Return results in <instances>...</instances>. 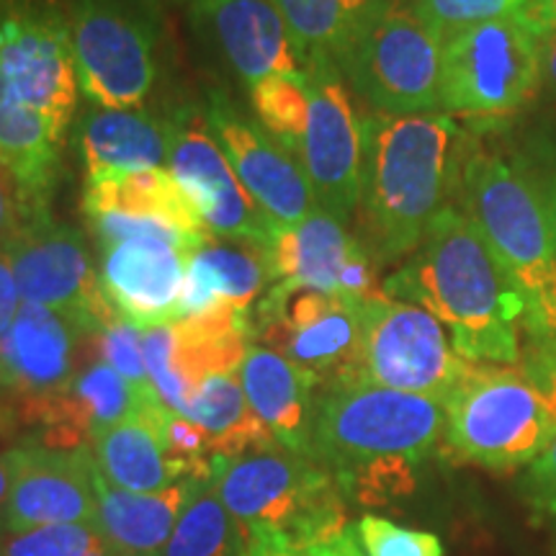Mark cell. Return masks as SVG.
Listing matches in <instances>:
<instances>
[{"mask_svg": "<svg viewBox=\"0 0 556 556\" xmlns=\"http://www.w3.org/2000/svg\"><path fill=\"white\" fill-rule=\"evenodd\" d=\"M384 294L428 309L469 364H516L526 304L458 206L430 222L426 238L384 281Z\"/></svg>", "mask_w": 556, "mask_h": 556, "instance_id": "obj_1", "label": "cell"}, {"mask_svg": "<svg viewBox=\"0 0 556 556\" xmlns=\"http://www.w3.org/2000/svg\"><path fill=\"white\" fill-rule=\"evenodd\" d=\"M446 435L443 402L366 381L317 392L312 458L361 503H387L413 490L415 464Z\"/></svg>", "mask_w": 556, "mask_h": 556, "instance_id": "obj_2", "label": "cell"}, {"mask_svg": "<svg viewBox=\"0 0 556 556\" xmlns=\"http://www.w3.org/2000/svg\"><path fill=\"white\" fill-rule=\"evenodd\" d=\"M462 131L446 114L364 119L361 217L377 263L409 258L446 208L462 170Z\"/></svg>", "mask_w": 556, "mask_h": 556, "instance_id": "obj_3", "label": "cell"}, {"mask_svg": "<svg viewBox=\"0 0 556 556\" xmlns=\"http://www.w3.org/2000/svg\"><path fill=\"white\" fill-rule=\"evenodd\" d=\"M462 212L503 266L526 304V330L556 338V245L544 197L507 160L475 150L458 170Z\"/></svg>", "mask_w": 556, "mask_h": 556, "instance_id": "obj_4", "label": "cell"}, {"mask_svg": "<svg viewBox=\"0 0 556 556\" xmlns=\"http://www.w3.org/2000/svg\"><path fill=\"white\" fill-rule=\"evenodd\" d=\"M212 482L242 541L274 539L307 552L345 528L343 490L332 471L278 443L214 458Z\"/></svg>", "mask_w": 556, "mask_h": 556, "instance_id": "obj_5", "label": "cell"}, {"mask_svg": "<svg viewBox=\"0 0 556 556\" xmlns=\"http://www.w3.org/2000/svg\"><path fill=\"white\" fill-rule=\"evenodd\" d=\"M443 407L448 446L486 469L536 462L556 433L554 402L513 368L471 366Z\"/></svg>", "mask_w": 556, "mask_h": 556, "instance_id": "obj_6", "label": "cell"}, {"mask_svg": "<svg viewBox=\"0 0 556 556\" xmlns=\"http://www.w3.org/2000/svg\"><path fill=\"white\" fill-rule=\"evenodd\" d=\"M443 39L413 9L387 0L336 65L348 88L379 116L441 114Z\"/></svg>", "mask_w": 556, "mask_h": 556, "instance_id": "obj_7", "label": "cell"}, {"mask_svg": "<svg viewBox=\"0 0 556 556\" xmlns=\"http://www.w3.org/2000/svg\"><path fill=\"white\" fill-rule=\"evenodd\" d=\"M541 90V34L520 16L458 31L443 41L441 114L500 119Z\"/></svg>", "mask_w": 556, "mask_h": 556, "instance_id": "obj_8", "label": "cell"}, {"mask_svg": "<svg viewBox=\"0 0 556 556\" xmlns=\"http://www.w3.org/2000/svg\"><path fill=\"white\" fill-rule=\"evenodd\" d=\"M356 381L446 402L475 364L464 361L428 309L384 294L366 296Z\"/></svg>", "mask_w": 556, "mask_h": 556, "instance_id": "obj_9", "label": "cell"}, {"mask_svg": "<svg viewBox=\"0 0 556 556\" xmlns=\"http://www.w3.org/2000/svg\"><path fill=\"white\" fill-rule=\"evenodd\" d=\"M78 90L67 13L54 0H0V101L39 111L67 137Z\"/></svg>", "mask_w": 556, "mask_h": 556, "instance_id": "obj_10", "label": "cell"}, {"mask_svg": "<svg viewBox=\"0 0 556 556\" xmlns=\"http://www.w3.org/2000/svg\"><path fill=\"white\" fill-rule=\"evenodd\" d=\"M364 299L274 283L253 315L255 338L309 374L317 392L340 381H356Z\"/></svg>", "mask_w": 556, "mask_h": 556, "instance_id": "obj_11", "label": "cell"}, {"mask_svg": "<svg viewBox=\"0 0 556 556\" xmlns=\"http://www.w3.org/2000/svg\"><path fill=\"white\" fill-rule=\"evenodd\" d=\"M5 253L24 302L62 312L90 336L119 317L103 294L83 235L54 219L50 206L21 212Z\"/></svg>", "mask_w": 556, "mask_h": 556, "instance_id": "obj_12", "label": "cell"}, {"mask_svg": "<svg viewBox=\"0 0 556 556\" xmlns=\"http://www.w3.org/2000/svg\"><path fill=\"white\" fill-rule=\"evenodd\" d=\"M67 16L80 93L99 109H142L157 80L150 26L122 0H75Z\"/></svg>", "mask_w": 556, "mask_h": 556, "instance_id": "obj_13", "label": "cell"}, {"mask_svg": "<svg viewBox=\"0 0 556 556\" xmlns=\"http://www.w3.org/2000/svg\"><path fill=\"white\" fill-rule=\"evenodd\" d=\"M304 78L309 116L299 160L307 170L317 206L348 222L358 212L361 201L366 116L358 114L343 73L328 54L307 58Z\"/></svg>", "mask_w": 556, "mask_h": 556, "instance_id": "obj_14", "label": "cell"}, {"mask_svg": "<svg viewBox=\"0 0 556 556\" xmlns=\"http://www.w3.org/2000/svg\"><path fill=\"white\" fill-rule=\"evenodd\" d=\"M168 170L197 208L206 232L268 245L276 225L240 184L225 150L208 129L206 111L184 106L173 114Z\"/></svg>", "mask_w": 556, "mask_h": 556, "instance_id": "obj_15", "label": "cell"}, {"mask_svg": "<svg viewBox=\"0 0 556 556\" xmlns=\"http://www.w3.org/2000/svg\"><path fill=\"white\" fill-rule=\"evenodd\" d=\"M206 122L240 184L276 227L299 225L315 212L317 199L302 160L258 119L242 114L225 93H212Z\"/></svg>", "mask_w": 556, "mask_h": 556, "instance_id": "obj_16", "label": "cell"}, {"mask_svg": "<svg viewBox=\"0 0 556 556\" xmlns=\"http://www.w3.org/2000/svg\"><path fill=\"white\" fill-rule=\"evenodd\" d=\"M5 456L11 467L5 533L58 523L99 526L90 446L54 448L39 438H26Z\"/></svg>", "mask_w": 556, "mask_h": 556, "instance_id": "obj_17", "label": "cell"}, {"mask_svg": "<svg viewBox=\"0 0 556 556\" xmlns=\"http://www.w3.org/2000/svg\"><path fill=\"white\" fill-rule=\"evenodd\" d=\"M274 283L364 299L379 294L377 261L345 222L317 206L307 219L276 227L268 242Z\"/></svg>", "mask_w": 556, "mask_h": 556, "instance_id": "obj_18", "label": "cell"}, {"mask_svg": "<svg viewBox=\"0 0 556 556\" xmlns=\"http://www.w3.org/2000/svg\"><path fill=\"white\" fill-rule=\"evenodd\" d=\"M93 338L58 309L24 302L11 330L0 340V392L16 413L18 428L29 426L34 409L60 394L75 374V351Z\"/></svg>", "mask_w": 556, "mask_h": 556, "instance_id": "obj_19", "label": "cell"}, {"mask_svg": "<svg viewBox=\"0 0 556 556\" xmlns=\"http://www.w3.org/2000/svg\"><path fill=\"white\" fill-rule=\"evenodd\" d=\"M189 253L170 242L129 240L103 248L99 281L109 304L137 328L178 323Z\"/></svg>", "mask_w": 556, "mask_h": 556, "instance_id": "obj_20", "label": "cell"}, {"mask_svg": "<svg viewBox=\"0 0 556 556\" xmlns=\"http://www.w3.org/2000/svg\"><path fill=\"white\" fill-rule=\"evenodd\" d=\"M197 13L248 88L270 75L304 73V54L274 0H197Z\"/></svg>", "mask_w": 556, "mask_h": 556, "instance_id": "obj_21", "label": "cell"}, {"mask_svg": "<svg viewBox=\"0 0 556 556\" xmlns=\"http://www.w3.org/2000/svg\"><path fill=\"white\" fill-rule=\"evenodd\" d=\"M274 287L268 245L206 232L189 255L178 319L199 317L208 309H253L258 296Z\"/></svg>", "mask_w": 556, "mask_h": 556, "instance_id": "obj_22", "label": "cell"}, {"mask_svg": "<svg viewBox=\"0 0 556 556\" xmlns=\"http://www.w3.org/2000/svg\"><path fill=\"white\" fill-rule=\"evenodd\" d=\"M173 116L148 109H88L75 129L86 184L150 168H168Z\"/></svg>", "mask_w": 556, "mask_h": 556, "instance_id": "obj_23", "label": "cell"}, {"mask_svg": "<svg viewBox=\"0 0 556 556\" xmlns=\"http://www.w3.org/2000/svg\"><path fill=\"white\" fill-rule=\"evenodd\" d=\"M242 392L253 413L266 422L278 446L312 456V422H315L317 384L281 353L253 343L240 371Z\"/></svg>", "mask_w": 556, "mask_h": 556, "instance_id": "obj_24", "label": "cell"}, {"mask_svg": "<svg viewBox=\"0 0 556 556\" xmlns=\"http://www.w3.org/2000/svg\"><path fill=\"white\" fill-rule=\"evenodd\" d=\"M199 479H180L168 490L129 492L114 486L93 464V490L99 500V528L114 552L157 554L168 544L180 513Z\"/></svg>", "mask_w": 556, "mask_h": 556, "instance_id": "obj_25", "label": "cell"}, {"mask_svg": "<svg viewBox=\"0 0 556 556\" xmlns=\"http://www.w3.org/2000/svg\"><path fill=\"white\" fill-rule=\"evenodd\" d=\"M168 409L155 394L127 420L93 435L90 451L111 484L129 492H160L180 482L165 451L163 420Z\"/></svg>", "mask_w": 556, "mask_h": 556, "instance_id": "obj_26", "label": "cell"}, {"mask_svg": "<svg viewBox=\"0 0 556 556\" xmlns=\"http://www.w3.org/2000/svg\"><path fill=\"white\" fill-rule=\"evenodd\" d=\"M65 137L39 111L0 101V165L16 184L21 212L47 208L60 180Z\"/></svg>", "mask_w": 556, "mask_h": 556, "instance_id": "obj_27", "label": "cell"}, {"mask_svg": "<svg viewBox=\"0 0 556 556\" xmlns=\"http://www.w3.org/2000/svg\"><path fill=\"white\" fill-rule=\"evenodd\" d=\"M184 417L204 430L214 458L276 446L266 422L250 407L238 374H217L193 387Z\"/></svg>", "mask_w": 556, "mask_h": 556, "instance_id": "obj_28", "label": "cell"}, {"mask_svg": "<svg viewBox=\"0 0 556 556\" xmlns=\"http://www.w3.org/2000/svg\"><path fill=\"white\" fill-rule=\"evenodd\" d=\"M135 214V217H160L176 222L189 232H206L197 208L180 191L168 168H150L127 176H114L86 184L83 193V214Z\"/></svg>", "mask_w": 556, "mask_h": 556, "instance_id": "obj_29", "label": "cell"}, {"mask_svg": "<svg viewBox=\"0 0 556 556\" xmlns=\"http://www.w3.org/2000/svg\"><path fill=\"white\" fill-rule=\"evenodd\" d=\"M387 0H274L304 62L312 54H338Z\"/></svg>", "mask_w": 556, "mask_h": 556, "instance_id": "obj_30", "label": "cell"}, {"mask_svg": "<svg viewBox=\"0 0 556 556\" xmlns=\"http://www.w3.org/2000/svg\"><path fill=\"white\" fill-rule=\"evenodd\" d=\"M242 533L212 479L199 482L160 556H240Z\"/></svg>", "mask_w": 556, "mask_h": 556, "instance_id": "obj_31", "label": "cell"}, {"mask_svg": "<svg viewBox=\"0 0 556 556\" xmlns=\"http://www.w3.org/2000/svg\"><path fill=\"white\" fill-rule=\"evenodd\" d=\"M255 119L270 131L291 155L299 157L307 131L309 90L304 73L270 75L250 88Z\"/></svg>", "mask_w": 556, "mask_h": 556, "instance_id": "obj_32", "label": "cell"}, {"mask_svg": "<svg viewBox=\"0 0 556 556\" xmlns=\"http://www.w3.org/2000/svg\"><path fill=\"white\" fill-rule=\"evenodd\" d=\"M106 546L99 526L58 523L5 533L0 556H90Z\"/></svg>", "mask_w": 556, "mask_h": 556, "instance_id": "obj_33", "label": "cell"}, {"mask_svg": "<svg viewBox=\"0 0 556 556\" xmlns=\"http://www.w3.org/2000/svg\"><path fill=\"white\" fill-rule=\"evenodd\" d=\"M90 232L99 240L101 250L119 245V242L129 240H157V242H170V245L184 248L186 253H193L206 232H189V229L178 227L176 222L160 219V217H135V214H116V212H103V214H88L86 217Z\"/></svg>", "mask_w": 556, "mask_h": 556, "instance_id": "obj_34", "label": "cell"}, {"mask_svg": "<svg viewBox=\"0 0 556 556\" xmlns=\"http://www.w3.org/2000/svg\"><path fill=\"white\" fill-rule=\"evenodd\" d=\"M526 5L528 0H415L413 11L446 41L486 21L518 16Z\"/></svg>", "mask_w": 556, "mask_h": 556, "instance_id": "obj_35", "label": "cell"}, {"mask_svg": "<svg viewBox=\"0 0 556 556\" xmlns=\"http://www.w3.org/2000/svg\"><path fill=\"white\" fill-rule=\"evenodd\" d=\"M142 353L148 366L150 381L155 387L157 397L173 413L184 415L189 407L191 389L178 371L176 361V328L173 325H157V328L142 330Z\"/></svg>", "mask_w": 556, "mask_h": 556, "instance_id": "obj_36", "label": "cell"}, {"mask_svg": "<svg viewBox=\"0 0 556 556\" xmlns=\"http://www.w3.org/2000/svg\"><path fill=\"white\" fill-rule=\"evenodd\" d=\"M353 531L366 556H443L441 541L433 533L402 528L377 516H364Z\"/></svg>", "mask_w": 556, "mask_h": 556, "instance_id": "obj_37", "label": "cell"}, {"mask_svg": "<svg viewBox=\"0 0 556 556\" xmlns=\"http://www.w3.org/2000/svg\"><path fill=\"white\" fill-rule=\"evenodd\" d=\"M96 343H99L101 358L111 368H116L131 387L142 389V392L155 389L150 381L148 366H144L142 328H137L135 323H129V319L119 315L96 336Z\"/></svg>", "mask_w": 556, "mask_h": 556, "instance_id": "obj_38", "label": "cell"}, {"mask_svg": "<svg viewBox=\"0 0 556 556\" xmlns=\"http://www.w3.org/2000/svg\"><path fill=\"white\" fill-rule=\"evenodd\" d=\"M21 304H24V299H21L16 276H13L11 258L5 248H0V340L11 330L13 319L18 317Z\"/></svg>", "mask_w": 556, "mask_h": 556, "instance_id": "obj_39", "label": "cell"}, {"mask_svg": "<svg viewBox=\"0 0 556 556\" xmlns=\"http://www.w3.org/2000/svg\"><path fill=\"white\" fill-rule=\"evenodd\" d=\"M21 222V199L9 170L0 165V248H9Z\"/></svg>", "mask_w": 556, "mask_h": 556, "instance_id": "obj_40", "label": "cell"}, {"mask_svg": "<svg viewBox=\"0 0 556 556\" xmlns=\"http://www.w3.org/2000/svg\"><path fill=\"white\" fill-rule=\"evenodd\" d=\"M307 556H366L364 552L358 548V539H356V531H351V528H343V531L332 533L325 541H317V544H312L307 552Z\"/></svg>", "mask_w": 556, "mask_h": 556, "instance_id": "obj_41", "label": "cell"}, {"mask_svg": "<svg viewBox=\"0 0 556 556\" xmlns=\"http://www.w3.org/2000/svg\"><path fill=\"white\" fill-rule=\"evenodd\" d=\"M528 21L533 31L544 34L556 31V0H528V5L520 13Z\"/></svg>", "mask_w": 556, "mask_h": 556, "instance_id": "obj_42", "label": "cell"}, {"mask_svg": "<svg viewBox=\"0 0 556 556\" xmlns=\"http://www.w3.org/2000/svg\"><path fill=\"white\" fill-rule=\"evenodd\" d=\"M541 90L556 101V31L541 37Z\"/></svg>", "mask_w": 556, "mask_h": 556, "instance_id": "obj_43", "label": "cell"}, {"mask_svg": "<svg viewBox=\"0 0 556 556\" xmlns=\"http://www.w3.org/2000/svg\"><path fill=\"white\" fill-rule=\"evenodd\" d=\"M240 556H307L299 548L274 539H248L242 541Z\"/></svg>", "mask_w": 556, "mask_h": 556, "instance_id": "obj_44", "label": "cell"}, {"mask_svg": "<svg viewBox=\"0 0 556 556\" xmlns=\"http://www.w3.org/2000/svg\"><path fill=\"white\" fill-rule=\"evenodd\" d=\"M11 497V467L9 456L0 454V541L5 536V513H9Z\"/></svg>", "mask_w": 556, "mask_h": 556, "instance_id": "obj_45", "label": "cell"}, {"mask_svg": "<svg viewBox=\"0 0 556 556\" xmlns=\"http://www.w3.org/2000/svg\"><path fill=\"white\" fill-rule=\"evenodd\" d=\"M541 142L556 155V101H552V106L544 114V122H541Z\"/></svg>", "mask_w": 556, "mask_h": 556, "instance_id": "obj_46", "label": "cell"}, {"mask_svg": "<svg viewBox=\"0 0 556 556\" xmlns=\"http://www.w3.org/2000/svg\"><path fill=\"white\" fill-rule=\"evenodd\" d=\"M556 368V338L539 343V358H536V377L548 374Z\"/></svg>", "mask_w": 556, "mask_h": 556, "instance_id": "obj_47", "label": "cell"}, {"mask_svg": "<svg viewBox=\"0 0 556 556\" xmlns=\"http://www.w3.org/2000/svg\"><path fill=\"white\" fill-rule=\"evenodd\" d=\"M544 204H546V214H548V225H552L554 245H556V170L552 173V180H548Z\"/></svg>", "mask_w": 556, "mask_h": 556, "instance_id": "obj_48", "label": "cell"}, {"mask_svg": "<svg viewBox=\"0 0 556 556\" xmlns=\"http://www.w3.org/2000/svg\"><path fill=\"white\" fill-rule=\"evenodd\" d=\"M533 381H536V384L544 389V392L548 394V400H552L554 407H556V368H554V371H548V374H541V377H536Z\"/></svg>", "mask_w": 556, "mask_h": 556, "instance_id": "obj_49", "label": "cell"}, {"mask_svg": "<svg viewBox=\"0 0 556 556\" xmlns=\"http://www.w3.org/2000/svg\"><path fill=\"white\" fill-rule=\"evenodd\" d=\"M90 556H114V552H111V546L106 544L103 548H99V552H93Z\"/></svg>", "mask_w": 556, "mask_h": 556, "instance_id": "obj_50", "label": "cell"}, {"mask_svg": "<svg viewBox=\"0 0 556 556\" xmlns=\"http://www.w3.org/2000/svg\"><path fill=\"white\" fill-rule=\"evenodd\" d=\"M114 552V548H111ZM114 556H157V554H135V552H114Z\"/></svg>", "mask_w": 556, "mask_h": 556, "instance_id": "obj_51", "label": "cell"}, {"mask_svg": "<svg viewBox=\"0 0 556 556\" xmlns=\"http://www.w3.org/2000/svg\"><path fill=\"white\" fill-rule=\"evenodd\" d=\"M392 3H400V0H392Z\"/></svg>", "mask_w": 556, "mask_h": 556, "instance_id": "obj_52", "label": "cell"}]
</instances>
